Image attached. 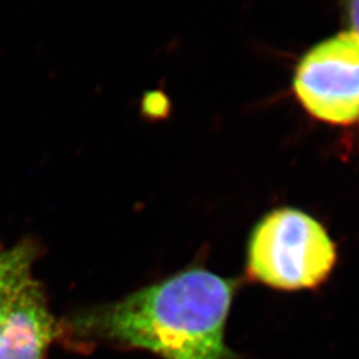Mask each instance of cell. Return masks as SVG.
<instances>
[{
    "label": "cell",
    "mask_w": 359,
    "mask_h": 359,
    "mask_svg": "<svg viewBox=\"0 0 359 359\" xmlns=\"http://www.w3.org/2000/svg\"><path fill=\"white\" fill-rule=\"evenodd\" d=\"M36 258L38 245L32 240H23L0 252V323L15 297L32 278V266Z\"/></svg>",
    "instance_id": "5b68a950"
},
{
    "label": "cell",
    "mask_w": 359,
    "mask_h": 359,
    "mask_svg": "<svg viewBox=\"0 0 359 359\" xmlns=\"http://www.w3.org/2000/svg\"><path fill=\"white\" fill-rule=\"evenodd\" d=\"M347 13L351 31L359 35V0H347Z\"/></svg>",
    "instance_id": "52a82bcc"
},
{
    "label": "cell",
    "mask_w": 359,
    "mask_h": 359,
    "mask_svg": "<svg viewBox=\"0 0 359 359\" xmlns=\"http://www.w3.org/2000/svg\"><path fill=\"white\" fill-rule=\"evenodd\" d=\"M337 259V245L325 225L290 206L259 218L246 245L249 280L281 292L320 287L333 273Z\"/></svg>",
    "instance_id": "7a4b0ae2"
},
{
    "label": "cell",
    "mask_w": 359,
    "mask_h": 359,
    "mask_svg": "<svg viewBox=\"0 0 359 359\" xmlns=\"http://www.w3.org/2000/svg\"><path fill=\"white\" fill-rule=\"evenodd\" d=\"M57 333L46 294L31 278L0 323V359H44Z\"/></svg>",
    "instance_id": "277c9868"
},
{
    "label": "cell",
    "mask_w": 359,
    "mask_h": 359,
    "mask_svg": "<svg viewBox=\"0 0 359 359\" xmlns=\"http://www.w3.org/2000/svg\"><path fill=\"white\" fill-rule=\"evenodd\" d=\"M293 90L302 108L322 123H358V34L345 31L309 50L295 68Z\"/></svg>",
    "instance_id": "3957f363"
},
{
    "label": "cell",
    "mask_w": 359,
    "mask_h": 359,
    "mask_svg": "<svg viewBox=\"0 0 359 359\" xmlns=\"http://www.w3.org/2000/svg\"><path fill=\"white\" fill-rule=\"evenodd\" d=\"M169 111V102L163 92L154 90L147 93L142 100V115L148 118H161Z\"/></svg>",
    "instance_id": "8992f818"
},
{
    "label": "cell",
    "mask_w": 359,
    "mask_h": 359,
    "mask_svg": "<svg viewBox=\"0 0 359 359\" xmlns=\"http://www.w3.org/2000/svg\"><path fill=\"white\" fill-rule=\"evenodd\" d=\"M240 285L238 278L193 266L81 311L71 326L81 337L142 348L163 359H240L226 342Z\"/></svg>",
    "instance_id": "6da1fadb"
}]
</instances>
